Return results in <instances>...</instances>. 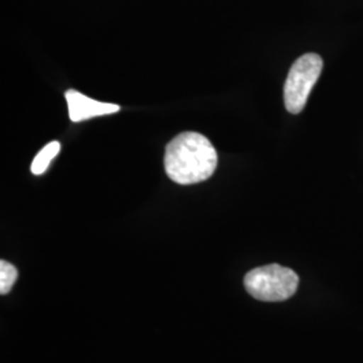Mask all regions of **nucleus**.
Wrapping results in <instances>:
<instances>
[{
    "instance_id": "2",
    "label": "nucleus",
    "mask_w": 363,
    "mask_h": 363,
    "mask_svg": "<svg viewBox=\"0 0 363 363\" xmlns=\"http://www.w3.org/2000/svg\"><path fill=\"white\" fill-rule=\"evenodd\" d=\"M244 284L250 296L261 301H284L298 291V276L279 264H269L247 273Z\"/></svg>"
},
{
    "instance_id": "3",
    "label": "nucleus",
    "mask_w": 363,
    "mask_h": 363,
    "mask_svg": "<svg viewBox=\"0 0 363 363\" xmlns=\"http://www.w3.org/2000/svg\"><path fill=\"white\" fill-rule=\"evenodd\" d=\"M322 70L323 60L315 52L304 54L294 62L284 85V104L289 113L298 115L304 109Z\"/></svg>"
},
{
    "instance_id": "1",
    "label": "nucleus",
    "mask_w": 363,
    "mask_h": 363,
    "mask_svg": "<svg viewBox=\"0 0 363 363\" xmlns=\"http://www.w3.org/2000/svg\"><path fill=\"white\" fill-rule=\"evenodd\" d=\"M218 155L208 138L198 132H183L166 147L164 169L178 184H195L208 179L217 169Z\"/></svg>"
},
{
    "instance_id": "5",
    "label": "nucleus",
    "mask_w": 363,
    "mask_h": 363,
    "mask_svg": "<svg viewBox=\"0 0 363 363\" xmlns=\"http://www.w3.org/2000/svg\"><path fill=\"white\" fill-rule=\"evenodd\" d=\"M60 151H61V144L58 142L46 144L34 157L31 163V172L34 175H42L46 169H49L52 159L60 154Z\"/></svg>"
},
{
    "instance_id": "6",
    "label": "nucleus",
    "mask_w": 363,
    "mask_h": 363,
    "mask_svg": "<svg viewBox=\"0 0 363 363\" xmlns=\"http://www.w3.org/2000/svg\"><path fill=\"white\" fill-rule=\"evenodd\" d=\"M18 279V271L11 262L1 259L0 261V294L6 295L11 291Z\"/></svg>"
},
{
    "instance_id": "4",
    "label": "nucleus",
    "mask_w": 363,
    "mask_h": 363,
    "mask_svg": "<svg viewBox=\"0 0 363 363\" xmlns=\"http://www.w3.org/2000/svg\"><path fill=\"white\" fill-rule=\"evenodd\" d=\"M66 103L69 109V117L72 121L79 123L93 117L106 116L120 111V106L109 103H101L77 91H67L65 93Z\"/></svg>"
}]
</instances>
